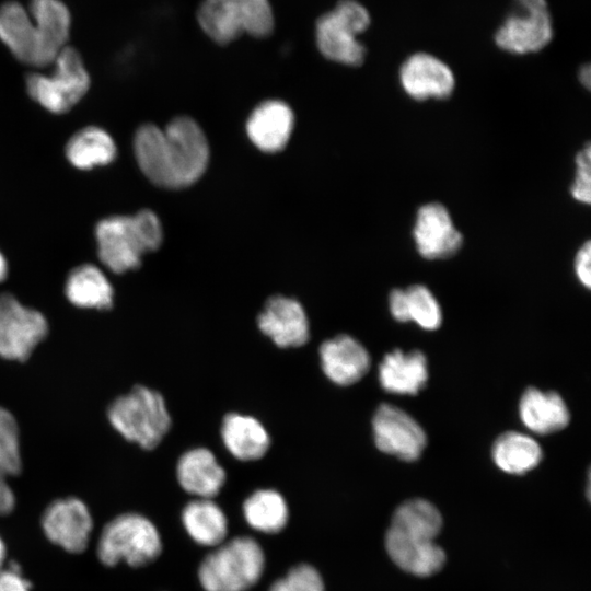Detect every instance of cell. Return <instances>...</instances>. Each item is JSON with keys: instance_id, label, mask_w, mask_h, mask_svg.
<instances>
[{"instance_id": "6da1fadb", "label": "cell", "mask_w": 591, "mask_h": 591, "mask_svg": "<svg viewBox=\"0 0 591 591\" xmlns=\"http://www.w3.org/2000/svg\"><path fill=\"white\" fill-rule=\"evenodd\" d=\"M134 153L144 176L163 188L177 189L197 182L209 161V146L200 126L190 117H176L164 129L140 126Z\"/></svg>"}, {"instance_id": "7a4b0ae2", "label": "cell", "mask_w": 591, "mask_h": 591, "mask_svg": "<svg viewBox=\"0 0 591 591\" xmlns=\"http://www.w3.org/2000/svg\"><path fill=\"white\" fill-rule=\"evenodd\" d=\"M442 517L434 505L409 499L394 511L385 534V549L392 561L407 573L429 577L439 572L447 555L436 542Z\"/></svg>"}, {"instance_id": "3957f363", "label": "cell", "mask_w": 591, "mask_h": 591, "mask_svg": "<svg viewBox=\"0 0 591 591\" xmlns=\"http://www.w3.org/2000/svg\"><path fill=\"white\" fill-rule=\"evenodd\" d=\"M97 255L115 274L138 268L144 254L158 250L163 240L158 216L142 209L132 216H112L95 227Z\"/></svg>"}, {"instance_id": "277c9868", "label": "cell", "mask_w": 591, "mask_h": 591, "mask_svg": "<svg viewBox=\"0 0 591 591\" xmlns=\"http://www.w3.org/2000/svg\"><path fill=\"white\" fill-rule=\"evenodd\" d=\"M262 545L247 535L225 540L200 561L197 576L204 591H248L264 575Z\"/></svg>"}, {"instance_id": "5b68a950", "label": "cell", "mask_w": 591, "mask_h": 591, "mask_svg": "<svg viewBox=\"0 0 591 591\" xmlns=\"http://www.w3.org/2000/svg\"><path fill=\"white\" fill-rule=\"evenodd\" d=\"M196 18L200 30L219 45L230 44L243 34L265 38L275 28L269 0H201Z\"/></svg>"}, {"instance_id": "8992f818", "label": "cell", "mask_w": 591, "mask_h": 591, "mask_svg": "<svg viewBox=\"0 0 591 591\" xmlns=\"http://www.w3.org/2000/svg\"><path fill=\"white\" fill-rule=\"evenodd\" d=\"M163 543L155 524L147 517L127 512L112 519L103 529L96 545L99 560L114 567L119 563L138 568L153 563Z\"/></svg>"}, {"instance_id": "52a82bcc", "label": "cell", "mask_w": 591, "mask_h": 591, "mask_svg": "<svg viewBox=\"0 0 591 591\" xmlns=\"http://www.w3.org/2000/svg\"><path fill=\"white\" fill-rule=\"evenodd\" d=\"M108 420L126 440L146 450L154 449L171 427L163 396L147 386H134L108 407Z\"/></svg>"}, {"instance_id": "ba28073f", "label": "cell", "mask_w": 591, "mask_h": 591, "mask_svg": "<svg viewBox=\"0 0 591 591\" xmlns=\"http://www.w3.org/2000/svg\"><path fill=\"white\" fill-rule=\"evenodd\" d=\"M370 24L371 15L362 3L357 0H339L315 22L316 47L331 61L350 67L360 66L367 49L358 36Z\"/></svg>"}, {"instance_id": "9c48e42d", "label": "cell", "mask_w": 591, "mask_h": 591, "mask_svg": "<svg viewBox=\"0 0 591 591\" xmlns=\"http://www.w3.org/2000/svg\"><path fill=\"white\" fill-rule=\"evenodd\" d=\"M51 65L54 69L49 74L26 76V91L48 112L62 114L86 94L91 79L80 53L73 47H63Z\"/></svg>"}, {"instance_id": "30bf717a", "label": "cell", "mask_w": 591, "mask_h": 591, "mask_svg": "<svg viewBox=\"0 0 591 591\" xmlns=\"http://www.w3.org/2000/svg\"><path fill=\"white\" fill-rule=\"evenodd\" d=\"M554 37L553 20L546 0H512L511 10L497 28L494 40L513 55L541 51Z\"/></svg>"}, {"instance_id": "8fae6325", "label": "cell", "mask_w": 591, "mask_h": 591, "mask_svg": "<svg viewBox=\"0 0 591 591\" xmlns=\"http://www.w3.org/2000/svg\"><path fill=\"white\" fill-rule=\"evenodd\" d=\"M47 333L48 323L39 311L10 293L0 294V357L26 360Z\"/></svg>"}, {"instance_id": "7c38bea8", "label": "cell", "mask_w": 591, "mask_h": 591, "mask_svg": "<svg viewBox=\"0 0 591 591\" xmlns=\"http://www.w3.org/2000/svg\"><path fill=\"white\" fill-rule=\"evenodd\" d=\"M378 449L404 461H416L421 455L427 437L420 425L403 409L381 404L372 419Z\"/></svg>"}, {"instance_id": "4fadbf2b", "label": "cell", "mask_w": 591, "mask_h": 591, "mask_svg": "<svg viewBox=\"0 0 591 591\" xmlns=\"http://www.w3.org/2000/svg\"><path fill=\"white\" fill-rule=\"evenodd\" d=\"M40 523L45 536L55 545L72 554L86 549L93 519L81 499H56L45 509Z\"/></svg>"}, {"instance_id": "5bb4252c", "label": "cell", "mask_w": 591, "mask_h": 591, "mask_svg": "<svg viewBox=\"0 0 591 591\" xmlns=\"http://www.w3.org/2000/svg\"><path fill=\"white\" fill-rule=\"evenodd\" d=\"M399 82L405 93L416 101L449 97L455 86L451 68L440 58L419 51L405 59L399 68Z\"/></svg>"}, {"instance_id": "9a60e30c", "label": "cell", "mask_w": 591, "mask_h": 591, "mask_svg": "<svg viewBox=\"0 0 591 591\" xmlns=\"http://www.w3.org/2000/svg\"><path fill=\"white\" fill-rule=\"evenodd\" d=\"M413 236L418 253L427 259L450 257L463 243L448 209L439 202L426 204L418 209Z\"/></svg>"}, {"instance_id": "2e32d148", "label": "cell", "mask_w": 591, "mask_h": 591, "mask_svg": "<svg viewBox=\"0 0 591 591\" xmlns=\"http://www.w3.org/2000/svg\"><path fill=\"white\" fill-rule=\"evenodd\" d=\"M259 329L281 348L304 345L310 325L301 303L283 296L271 297L257 318Z\"/></svg>"}, {"instance_id": "e0dca14e", "label": "cell", "mask_w": 591, "mask_h": 591, "mask_svg": "<svg viewBox=\"0 0 591 591\" xmlns=\"http://www.w3.org/2000/svg\"><path fill=\"white\" fill-rule=\"evenodd\" d=\"M0 40L19 61L35 68L46 67L31 14L18 1L0 5Z\"/></svg>"}, {"instance_id": "ac0fdd59", "label": "cell", "mask_w": 591, "mask_h": 591, "mask_svg": "<svg viewBox=\"0 0 591 591\" xmlns=\"http://www.w3.org/2000/svg\"><path fill=\"white\" fill-rule=\"evenodd\" d=\"M320 360L325 375L343 386L358 382L370 367L367 349L348 335L325 340L320 347Z\"/></svg>"}, {"instance_id": "d6986e66", "label": "cell", "mask_w": 591, "mask_h": 591, "mask_svg": "<svg viewBox=\"0 0 591 591\" xmlns=\"http://www.w3.org/2000/svg\"><path fill=\"white\" fill-rule=\"evenodd\" d=\"M294 116L291 108L278 100L259 104L250 115L246 131L250 140L264 152L282 150L291 136Z\"/></svg>"}, {"instance_id": "ffe728a7", "label": "cell", "mask_w": 591, "mask_h": 591, "mask_svg": "<svg viewBox=\"0 0 591 591\" xmlns=\"http://www.w3.org/2000/svg\"><path fill=\"white\" fill-rule=\"evenodd\" d=\"M179 486L196 498L213 499L225 483V471L206 448L186 451L176 465Z\"/></svg>"}, {"instance_id": "44dd1931", "label": "cell", "mask_w": 591, "mask_h": 591, "mask_svg": "<svg viewBox=\"0 0 591 591\" xmlns=\"http://www.w3.org/2000/svg\"><path fill=\"white\" fill-rule=\"evenodd\" d=\"M427 380V359L419 350L404 352L395 349L380 362L379 381L386 392L415 395L424 389Z\"/></svg>"}, {"instance_id": "7402d4cb", "label": "cell", "mask_w": 591, "mask_h": 591, "mask_svg": "<svg viewBox=\"0 0 591 591\" xmlns=\"http://www.w3.org/2000/svg\"><path fill=\"white\" fill-rule=\"evenodd\" d=\"M28 12L36 27L47 67L67 46L71 28L70 11L61 0H31Z\"/></svg>"}, {"instance_id": "603a6c76", "label": "cell", "mask_w": 591, "mask_h": 591, "mask_svg": "<svg viewBox=\"0 0 591 591\" xmlns=\"http://www.w3.org/2000/svg\"><path fill=\"white\" fill-rule=\"evenodd\" d=\"M519 415L529 430L540 434L564 429L570 418L567 405L559 394L535 387H529L523 392Z\"/></svg>"}, {"instance_id": "cb8c5ba5", "label": "cell", "mask_w": 591, "mask_h": 591, "mask_svg": "<svg viewBox=\"0 0 591 591\" xmlns=\"http://www.w3.org/2000/svg\"><path fill=\"white\" fill-rule=\"evenodd\" d=\"M181 520L188 536L200 546L213 548L227 540L228 518L211 498H196L187 502Z\"/></svg>"}, {"instance_id": "d4e9b609", "label": "cell", "mask_w": 591, "mask_h": 591, "mask_svg": "<svg viewBox=\"0 0 591 591\" xmlns=\"http://www.w3.org/2000/svg\"><path fill=\"white\" fill-rule=\"evenodd\" d=\"M221 437L227 450L241 461L263 457L270 444L269 434L258 419L237 413L223 418Z\"/></svg>"}, {"instance_id": "484cf974", "label": "cell", "mask_w": 591, "mask_h": 591, "mask_svg": "<svg viewBox=\"0 0 591 591\" xmlns=\"http://www.w3.org/2000/svg\"><path fill=\"white\" fill-rule=\"evenodd\" d=\"M65 293L70 303L83 309L108 310L114 302V290L109 280L92 264L77 266L69 273Z\"/></svg>"}, {"instance_id": "4316f807", "label": "cell", "mask_w": 591, "mask_h": 591, "mask_svg": "<svg viewBox=\"0 0 591 591\" xmlns=\"http://www.w3.org/2000/svg\"><path fill=\"white\" fill-rule=\"evenodd\" d=\"M389 304L392 316L398 322L413 321L425 329H437L441 325V308L432 292L422 285L394 289Z\"/></svg>"}, {"instance_id": "83f0119b", "label": "cell", "mask_w": 591, "mask_h": 591, "mask_svg": "<svg viewBox=\"0 0 591 591\" xmlns=\"http://www.w3.org/2000/svg\"><path fill=\"white\" fill-rule=\"evenodd\" d=\"M117 148L103 128L88 126L77 131L66 144L68 161L80 170H90L114 161Z\"/></svg>"}, {"instance_id": "f1b7e54d", "label": "cell", "mask_w": 591, "mask_h": 591, "mask_svg": "<svg viewBox=\"0 0 591 591\" xmlns=\"http://www.w3.org/2000/svg\"><path fill=\"white\" fill-rule=\"evenodd\" d=\"M242 512L247 525L264 534H277L289 522L287 501L275 489L263 488L252 493L244 500Z\"/></svg>"}, {"instance_id": "f546056e", "label": "cell", "mask_w": 591, "mask_h": 591, "mask_svg": "<svg viewBox=\"0 0 591 591\" xmlns=\"http://www.w3.org/2000/svg\"><path fill=\"white\" fill-rule=\"evenodd\" d=\"M491 455L501 471L522 475L538 465L542 460V449L530 436L509 431L496 439Z\"/></svg>"}, {"instance_id": "4dcf8cb0", "label": "cell", "mask_w": 591, "mask_h": 591, "mask_svg": "<svg viewBox=\"0 0 591 591\" xmlns=\"http://www.w3.org/2000/svg\"><path fill=\"white\" fill-rule=\"evenodd\" d=\"M22 470L19 428L13 415L0 407V478L18 475Z\"/></svg>"}, {"instance_id": "1f68e13d", "label": "cell", "mask_w": 591, "mask_h": 591, "mask_svg": "<svg viewBox=\"0 0 591 591\" xmlns=\"http://www.w3.org/2000/svg\"><path fill=\"white\" fill-rule=\"evenodd\" d=\"M268 591H325L321 572L310 564H298L275 580Z\"/></svg>"}, {"instance_id": "d6a6232c", "label": "cell", "mask_w": 591, "mask_h": 591, "mask_svg": "<svg viewBox=\"0 0 591 591\" xmlns=\"http://www.w3.org/2000/svg\"><path fill=\"white\" fill-rule=\"evenodd\" d=\"M575 162L576 173L570 193L577 201L589 205L591 200V147L589 143L577 153Z\"/></svg>"}, {"instance_id": "836d02e7", "label": "cell", "mask_w": 591, "mask_h": 591, "mask_svg": "<svg viewBox=\"0 0 591 591\" xmlns=\"http://www.w3.org/2000/svg\"><path fill=\"white\" fill-rule=\"evenodd\" d=\"M0 591H32V583L23 577L15 561L0 569Z\"/></svg>"}, {"instance_id": "e575fe53", "label": "cell", "mask_w": 591, "mask_h": 591, "mask_svg": "<svg viewBox=\"0 0 591 591\" xmlns=\"http://www.w3.org/2000/svg\"><path fill=\"white\" fill-rule=\"evenodd\" d=\"M590 260L591 243L587 241L577 252L573 265L577 278L588 289L591 286Z\"/></svg>"}, {"instance_id": "d590c367", "label": "cell", "mask_w": 591, "mask_h": 591, "mask_svg": "<svg viewBox=\"0 0 591 591\" xmlns=\"http://www.w3.org/2000/svg\"><path fill=\"white\" fill-rule=\"evenodd\" d=\"M15 507V496L7 479L0 478V515H7Z\"/></svg>"}, {"instance_id": "8d00e7d4", "label": "cell", "mask_w": 591, "mask_h": 591, "mask_svg": "<svg viewBox=\"0 0 591 591\" xmlns=\"http://www.w3.org/2000/svg\"><path fill=\"white\" fill-rule=\"evenodd\" d=\"M578 77H579L580 83L584 85L587 89H589L590 82H591L590 65L588 63L583 65L579 70Z\"/></svg>"}, {"instance_id": "74e56055", "label": "cell", "mask_w": 591, "mask_h": 591, "mask_svg": "<svg viewBox=\"0 0 591 591\" xmlns=\"http://www.w3.org/2000/svg\"><path fill=\"white\" fill-rule=\"evenodd\" d=\"M8 275V264L5 257L0 252V282L7 278Z\"/></svg>"}, {"instance_id": "f35d334b", "label": "cell", "mask_w": 591, "mask_h": 591, "mask_svg": "<svg viewBox=\"0 0 591 591\" xmlns=\"http://www.w3.org/2000/svg\"><path fill=\"white\" fill-rule=\"evenodd\" d=\"M5 556H7V547H5V543H4V541L2 540V537L0 536V569H1V568L3 567V565H4Z\"/></svg>"}]
</instances>
